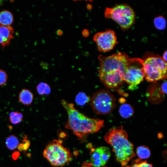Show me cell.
<instances>
[{"mask_svg": "<svg viewBox=\"0 0 167 167\" xmlns=\"http://www.w3.org/2000/svg\"><path fill=\"white\" fill-rule=\"evenodd\" d=\"M99 76L101 81L107 88L118 90L124 83V76L129 58L123 53L119 52L108 56L99 55Z\"/></svg>", "mask_w": 167, "mask_h": 167, "instance_id": "1", "label": "cell"}, {"mask_svg": "<svg viewBox=\"0 0 167 167\" xmlns=\"http://www.w3.org/2000/svg\"><path fill=\"white\" fill-rule=\"evenodd\" d=\"M61 104L68 115L65 127L71 130L79 139L96 132L104 126L103 120L87 117L76 109L73 103L63 99Z\"/></svg>", "mask_w": 167, "mask_h": 167, "instance_id": "2", "label": "cell"}, {"mask_svg": "<svg viewBox=\"0 0 167 167\" xmlns=\"http://www.w3.org/2000/svg\"><path fill=\"white\" fill-rule=\"evenodd\" d=\"M128 135L122 126L110 129L104 136L105 141L113 147L117 161L122 167H125L135 157L134 145L128 139Z\"/></svg>", "mask_w": 167, "mask_h": 167, "instance_id": "3", "label": "cell"}, {"mask_svg": "<svg viewBox=\"0 0 167 167\" xmlns=\"http://www.w3.org/2000/svg\"><path fill=\"white\" fill-rule=\"evenodd\" d=\"M61 139H54L46 146L43 152L44 157L54 166H62L72 159L70 150L64 147Z\"/></svg>", "mask_w": 167, "mask_h": 167, "instance_id": "4", "label": "cell"}, {"mask_svg": "<svg viewBox=\"0 0 167 167\" xmlns=\"http://www.w3.org/2000/svg\"><path fill=\"white\" fill-rule=\"evenodd\" d=\"M105 15L106 18L113 20L123 30H126L131 27L135 19L134 10L130 6L125 4L106 8Z\"/></svg>", "mask_w": 167, "mask_h": 167, "instance_id": "5", "label": "cell"}, {"mask_svg": "<svg viewBox=\"0 0 167 167\" xmlns=\"http://www.w3.org/2000/svg\"><path fill=\"white\" fill-rule=\"evenodd\" d=\"M143 69L146 79L155 82L165 79L167 77V62L162 57L151 56L143 60Z\"/></svg>", "mask_w": 167, "mask_h": 167, "instance_id": "6", "label": "cell"}, {"mask_svg": "<svg viewBox=\"0 0 167 167\" xmlns=\"http://www.w3.org/2000/svg\"><path fill=\"white\" fill-rule=\"evenodd\" d=\"M91 105L93 112L97 114H109L115 107L116 99L109 91L105 89L100 90L93 94Z\"/></svg>", "mask_w": 167, "mask_h": 167, "instance_id": "7", "label": "cell"}, {"mask_svg": "<svg viewBox=\"0 0 167 167\" xmlns=\"http://www.w3.org/2000/svg\"><path fill=\"white\" fill-rule=\"evenodd\" d=\"M143 60L138 58H129L125 71L124 80L131 86L137 85L142 82L145 77L143 69Z\"/></svg>", "mask_w": 167, "mask_h": 167, "instance_id": "8", "label": "cell"}, {"mask_svg": "<svg viewBox=\"0 0 167 167\" xmlns=\"http://www.w3.org/2000/svg\"><path fill=\"white\" fill-rule=\"evenodd\" d=\"M93 40L96 44L98 50L101 52L111 50L117 43L115 32L110 29L96 33L93 37Z\"/></svg>", "mask_w": 167, "mask_h": 167, "instance_id": "9", "label": "cell"}, {"mask_svg": "<svg viewBox=\"0 0 167 167\" xmlns=\"http://www.w3.org/2000/svg\"><path fill=\"white\" fill-rule=\"evenodd\" d=\"M90 153V163L94 167H101L104 165L110 156L109 149L105 147L92 148Z\"/></svg>", "mask_w": 167, "mask_h": 167, "instance_id": "10", "label": "cell"}, {"mask_svg": "<svg viewBox=\"0 0 167 167\" xmlns=\"http://www.w3.org/2000/svg\"><path fill=\"white\" fill-rule=\"evenodd\" d=\"M14 29L11 26L0 24V46L4 48L8 46L13 38Z\"/></svg>", "mask_w": 167, "mask_h": 167, "instance_id": "11", "label": "cell"}, {"mask_svg": "<svg viewBox=\"0 0 167 167\" xmlns=\"http://www.w3.org/2000/svg\"><path fill=\"white\" fill-rule=\"evenodd\" d=\"M33 97V94L30 90L24 88L19 93V101L24 105L29 106L32 102Z\"/></svg>", "mask_w": 167, "mask_h": 167, "instance_id": "12", "label": "cell"}, {"mask_svg": "<svg viewBox=\"0 0 167 167\" xmlns=\"http://www.w3.org/2000/svg\"><path fill=\"white\" fill-rule=\"evenodd\" d=\"M13 20V15L10 11L3 10L0 12V24L6 26H11Z\"/></svg>", "mask_w": 167, "mask_h": 167, "instance_id": "13", "label": "cell"}, {"mask_svg": "<svg viewBox=\"0 0 167 167\" xmlns=\"http://www.w3.org/2000/svg\"><path fill=\"white\" fill-rule=\"evenodd\" d=\"M119 112L120 116L124 118H128L134 114V110L133 107L130 104L125 103L120 106Z\"/></svg>", "mask_w": 167, "mask_h": 167, "instance_id": "14", "label": "cell"}, {"mask_svg": "<svg viewBox=\"0 0 167 167\" xmlns=\"http://www.w3.org/2000/svg\"><path fill=\"white\" fill-rule=\"evenodd\" d=\"M136 152L140 159H148L151 155L149 149L145 146H140L138 147L136 149Z\"/></svg>", "mask_w": 167, "mask_h": 167, "instance_id": "15", "label": "cell"}, {"mask_svg": "<svg viewBox=\"0 0 167 167\" xmlns=\"http://www.w3.org/2000/svg\"><path fill=\"white\" fill-rule=\"evenodd\" d=\"M5 143L7 148L12 150L15 149L19 144L18 138L14 135H10L7 137Z\"/></svg>", "mask_w": 167, "mask_h": 167, "instance_id": "16", "label": "cell"}, {"mask_svg": "<svg viewBox=\"0 0 167 167\" xmlns=\"http://www.w3.org/2000/svg\"><path fill=\"white\" fill-rule=\"evenodd\" d=\"M23 115L19 112L12 111L9 115V119L11 122L13 124H17L20 123L23 120Z\"/></svg>", "mask_w": 167, "mask_h": 167, "instance_id": "17", "label": "cell"}, {"mask_svg": "<svg viewBox=\"0 0 167 167\" xmlns=\"http://www.w3.org/2000/svg\"><path fill=\"white\" fill-rule=\"evenodd\" d=\"M38 94L41 95H48L51 92V88L49 85L44 82H41L36 87Z\"/></svg>", "mask_w": 167, "mask_h": 167, "instance_id": "18", "label": "cell"}, {"mask_svg": "<svg viewBox=\"0 0 167 167\" xmlns=\"http://www.w3.org/2000/svg\"><path fill=\"white\" fill-rule=\"evenodd\" d=\"M154 24L155 27L159 30H163L166 27L165 19L162 15L155 18L154 20Z\"/></svg>", "mask_w": 167, "mask_h": 167, "instance_id": "19", "label": "cell"}, {"mask_svg": "<svg viewBox=\"0 0 167 167\" xmlns=\"http://www.w3.org/2000/svg\"><path fill=\"white\" fill-rule=\"evenodd\" d=\"M75 101L79 105H83L89 102L90 100V98L83 92L79 93L76 96Z\"/></svg>", "mask_w": 167, "mask_h": 167, "instance_id": "20", "label": "cell"}, {"mask_svg": "<svg viewBox=\"0 0 167 167\" xmlns=\"http://www.w3.org/2000/svg\"><path fill=\"white\" fill-rule=\"evenodd\" d=\"M125 167H153L152 164L146 161H141L140 159L136 160L135 162L130 165H126Z\"/></svg>", "mask_w": 167, "mask_h": 167, "instance_id": "21", "label": "cell"}, {"mask_svg": "<svg viewBox=\"0 0 167 167\" xmlns=\"http://www.w3.org/2000/svg\"><path fill=\"white\" fill-rule=\"evenodd\" d=\"M8 79V75L3 70L0 69V86L4 85L6 83Z\"/></svg>", "mask_w": 167, "mask_h": 167, "instance_id": "22", "label": "cell"}, {"mask_svg": "<svg viewBox=\"0 0 167 167\" xmlns=\"http://www.w3.org/2000/svg\"><path fill=\"white\" fill-rule=\"evenodd\" d=\"M24 143L19 144L17 147L20 151L26 150L30 146V142L27 139L24 140Z\"/></svg>", "mask_w": 167, "mask_h": 167, "instance_id": "23", "label": "cell"}, {"mask_svg": "<svg viewBox=\"0 0 167 167\" xmlns=\"http://www.w3.org/2000/svg\"><path fill=\"white\" fill-rule=\"evenodd\" d=\"M81 167H94L90 162L84 161L82 164Z\"/></svg>", "mask_w": 167, "mask_h": 167, "instance_id": "24", "label": "cell"}, {"mask_svg": "<svg viewBox=\"0 0 167 167\" xmlns=\"http://www.w3.org/2000/svg\"><path fill=\"white\" fill-rule=\"evenodd\" d=\"M89 32L87 29L84 30L82 32L83 35L85 37L89 35Z\"/></svg>", "mask_w": 167, "mask_h": 167, "instance_id": "25", "label": "cell"}, {"mask_svg": "<svg viewBox=\"0 0 167 167\" xmlns=\"http://www.w3.org/2000/svg\"><path fill=\"white\" fill-rule=\"evenodd\" d=\"M167 51H165L163 53L162 57L163 60L166 62H167Z\"/></svg>", "mask_w": 167, "mask_h": 167, "instance_id": "26", "label": "cell"}, {"mask_svg": "<svg viewBox=\"0 0 167 167\" xmlns=\"http://www.w3.org/2000/svg\"><path fill=\"white\" fill-rule=\"evenodd\" d=\"M57 34L58 35H62V32L61 30H58L57 31Z\"/></svg>", "mask_w": 167, "mask_h": 167, "instance_id": "27", "label": "cell"}, {"mask_svg": "<svg viewBox=\"0 0 167 167\" xmlns=\"http://www.w3.org/2000/svg\"><path fill=\"white\" fill-rule=\"evenodd\" d=\"M87 8L88 9H91L92 8V7L91 5L88 4L87 6Z\"/></svg>", "mask_w": 167, "mask_h": 167, "instance_id": "28", "label": "cell"}, {"mask_svg": "<svg viewBox=\"0 0 167 167\" xmlns=\"http://www.w3.org/2000/svg\"><path fill=\"white\" fill-rule=\"evenodd\" d=\"M3 2V0H0V6H1Z\"/></svg>", "mask_w": 167, "mask_h": 167, "instance_id": "29", "label": "cell"}]
</instances>
